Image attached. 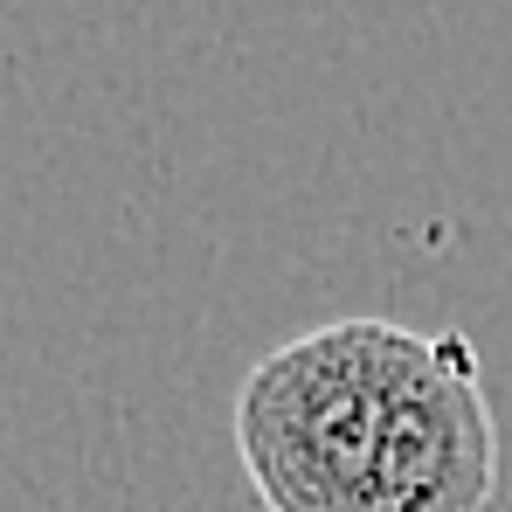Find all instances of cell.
I'll return each instance as SVG.
<instances>
[{"label":"cell","instance_id":"6da1fadb","mask_svg":"<svg viewBox=\"0 0 512 512\" xmlns=\"http://www.w3.org/2000/svg\"><path fill=\"white\" fill-rule=\"evenodd\" d=\"M429 333L395 319H340L256 360L236 395V450L263 512H367L388 409Z\"/></svg>","mask_w":512,"mask_h":512},{"label":"cell","instance_id":"7a4b0ae2","mask_svg":"<svg viewBox=\"0 0 512 512\" xmlns=\"http://www.w3.org/2000/svg\"><path fill=\"white\" fill-rule=\"evenodd\" d=\"M492 499H499V429L478 353L464 333H429L381 429L367 512H492Z\"/></svg>","mask_w":512,"mask_h":512}]
</instances>
